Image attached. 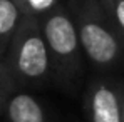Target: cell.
Instances as JSON below:
<instances>
[{"instance_id": "obj_1", "label": "cell", "mask_w": 124, "mask_h": 122, "mask_svg": "<svg viewBox=\"0 0 124 122\" xmlns=\"http://www.w3.org/2000/svg\"><path fill=\"white\" fill-rule=\"evenodd\" d=\"M37 20L50 55L54 82L72 92L79 85L82 75L84 52L79 42L74 15L67 2Z\"/></svg>"}, {"instance_id": "obj_2", "label": "cell", "mask_w": 124, "mask_h": 122, "mask_svg": "<svg viewBox=\"0 0 124 122\" xmlns=\"http://www.w3.org/2000/svg\"><path fill=\"white\" fill-rule=\"evenodd\" d=\"M76 22L85 59L99 70L124 65V43L107 20L99 0H65Z\"/></svg>"}, {"instance_id": "obj_3", "label": "cell", "mask_w": 124, "mask_h": 122, "mask_svg": "<svg viewBox=\"0 0 124 122\" xmlns=\"http://www.w3.org/2000/svg\"><path fill=\"white\" fill-rule=\"evenodd\" d=\"M3 60L19 90L27 87H42L54 80L47 43L39 20L34 17H22Z\"/></svg>"}, {"instance_id": "obj_4", "label": "cell", "mask_w": 124, "mask_h": 122, "mask_svg": "<svg viewBox=\"0 0 124 122\" xmlns=\"http://www.w3.org/2000/svg\"><path fill=\"white\" fill-rule=\"evenodd\" d=\"M123 80L94 77L87 84L84 109L89 122H123Z\"/></svg>"}, {"instance_id": "obj_5", "label": "cell", "mask_w": 124, "mask_h": 122, "mask_svg": "<svg viewBox=\"0 0 124 122\" xmlns=\"http://www.w3.org/2000/svg\"><path fill=\"white\" fill-rule=\"evenodd\" d=\"M3 115L8 122H49L44 105L32 94L23 90H17L10 95Z\"/></svg>"}, {"instance_id": "obj_6", "label": "cell", "mask_w": 124, "mask_h": 122, "mask_svg": "<svg viewBox=\"0 0 124 122\" xmlns=\"http://www.w3.org/2000/svg\"><path fill=\"white\" fill-rule=\"evenodd\" d=\"M22 17L14 0H0V59H5Z\"/></svg>"}, {"instance_id": "obj_7", "label": "cell", "mask_w": 124, "mask_h": 122, "mask_svg": "<svg viewBox=\"0 0 124 122\" xmlns=\"http://www.w3.org/2000/svg\"><path fill=\"white\" fill-rule=\"evenodd\" d=\"M23 17L40 19L62 5L65 0H14Z\"/></svg>"}, {"instance_id": "obj_8", "label": "cell", "mask_w": 124, "mask_h": 122, "mask_svg": "<svg viewBox=\"0 0 124 122\" xmlns=\"http://www.w3.org/2000/svg\"><path fill=\"white\" fill-rule=\"evenodd\" d=\"M104 14L111 22L112 29L116 30L117 37L124 43V0L119 2H101Z\"/></svg>"}, {"instance_id": "obj_9", "label": "cell", "mask_w": 124, "mask_h": 122, "mask_svg": "<svg viewBox=\"0 0 124 122\" xmlns=\"http://www.w3.org/2000/svg\"><path fill=\"white\" fill-rule=\"evenodd\" d=\"M19 90L17 84L14 82L10 72H8V67L3 59H0V115L5 114V105L10 99L12 94H15Z\"/></svg>"}, {"instance_id": "obj_10", "label": "cell", "mask_w": 124, "mask_h": 122, "mask_svg": "<svg viewBox=\"0 0 124 122\" xmlns=\"http://www.w3.org/2000/svg\"><path fill=\"white\" fill-rule=\"evenodd\" d=\"M123 122H124V80H123Z\"/></svg>"}, {"instance_id": "obj_11", "label": "cell", "mask_w": 124, "mask_h": 122, "mask_svg": "<svg viewBox=\"0 0 124 122\" xmlns=\"http://www.w3.org/2000/svg\"><path fill=\"white\" fill-rule=\"evenodd\" d=\"M99 2H119V0H99Z\"/></svg>"}]
</instances>
